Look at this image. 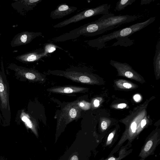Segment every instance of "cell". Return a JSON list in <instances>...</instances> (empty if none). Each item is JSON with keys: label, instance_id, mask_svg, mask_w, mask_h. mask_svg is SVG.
<instances>
[{"label": "cell", "instance_id": "1", "mask_svg": "<svg viewBox=\"0 0 160 160\" xmlns=\"http://www.w3.org/2000/svg\"><path fill=\"white\" fill-rule=\"evenodd\" d=\"M137 15H115L109 13L95 21L88 23L57 37L59 42L76 39L80 36L91 37L101 34L120 26L134 21L140 17Z\"/></svg>", "mask_w": 160, "mask_h": 160}, {"label": "cell", "instance_id": "2", "mask_svg": "<svg viewBox=\"0 0 160 160\" xmlns=\"http://www.w3.org/2000/svg\"><path fill=\"white\" fill-rule=\"evenodd\" d=\"M156 18L155 17H151L145 21L136 23L96 38L84 41V42L90 47L98 49L104 48L106 42L115 39L117 40V42L111 46L118 45L124 47L131 46L128 41L133 42V40L129 38L128 37L153 22Z\"/></svg>", "mask_w": 160, "mask_h": 160}, {"label": "cell", "instance_id": "3", "mask_svg": "<svg viewBox=\"0 0 160 160\" xmlns=\"http://www.w3.org/2000/svg\"><path fill=\"white\" fill-rule=\"evenodd\" d=\"M9 87L5 73L2 61L0 70V109L3 123L9 124L11 112L9 103Z\"/></svg>", "mask_w": 160, "mask_h": 160}, {"label": "cell", "instance_id": "4", "mask_svg": "<svg viewBox=\"0 0 160 160\" xmlns=\"http://www.w3.org/2000/svg\"><path fill=\"white\" fill-rule=\"evenodd\" d=\"M111 5L103 4L97 7L89 8L76 14L70 18L64 20L53 26L54 28H62L72 23H75L83 19L100 14L109 13Z\"/></svg>", "mask_w": 160, "mask_h": 160}, {"label": "cell", "instance_id": "5", "mask_svg": "<svg viewBox=\"0 0 160 160\" xmlns=\"http://www.w3.org/2000/svg\"><path fill=\"white\" fill-rule=\"evenodd\" d=\"M8 68L13 71L16 78L20 81L24 79L35 81L40 76L39 73L34 69L19 66L14 63H10Z\"/></svg>", "mask_w": 160, "mask_h": 160}, {"label": "cell", "instance_id": "6", "mask_svg": "<svg viewBox=\"0 0 160 160\" xmlns=\"http://www.w3.org/2000/svg\"><path fill=\"white\" fill-rule=\"evenodd\" d=\"M42 35V32H22L14 36L10 42V45L12 47H14L26 45Z\"/></svg>", "mask_w": 160, "mask_h": 160}, {"label": "cell", "instance_id": "7", "mask_svg": "<svg viewBox=\"0 0 160 160\" xmlns=\"http://www.w3.org/2000/svg\"><path fill=\"white\" fill-rule=\"evenodd\" d=\"M42 0H15L11 3L12 7L22 15H25L28 12L32 10Z\"/></svg>", "mask_w": 160, "mask_h": 160}, {"label": "cell", "instance_id": "8", "mask_svg": "<svg viewBox=\"0 0 160 160\" xmlns=\"http://www.w3.org/2000/svg\"><path fill=\"white\" fill-rule=\"evenodd\" d=\"M47 55L44 48H41L18 55L15 58L22 63H28L38 60Z\"/></svg>", "mask_w": 160, "mask_h": 160}, {"label": "cell", "instance_id": "9", "mask_svg": "<svg viewBox=\"0 0 160 160\" xmlns=\"http://www.w3.org/2000/svg\"><path fill=\"white\" fill-rule=\"evenodd\" d=\"M77 9L76 7L71 6L66 3L61 4L51 12L50 17L54 19L62 18L73 13Z\"/></svg>", "mask_w": 160, "mask_h": 160}, {"label": "cell", "instance_id": "10", "mask_svg": "<svg viewBox=\"0 0 160 160\" xmlns=\"http://www.w3.org/2000/svg\"><path fill=\"white\" fill-rule=\"evenodd\" d=\"M57 71L59 72L60 74H62L72 79L77 78L75 80L77 79V81L82 83H88L90 82V79L89 77L85 75L84 73L75 70Z\"/></svg>", "mask_w": 160, "mask_h": 160}, {"label": "cell", "instance_id": "11", "mask_svg": "<svg viewBox=\"0 0 160 160\" xmlns=\"http://www.w3.org/2000/svg\"><path fill=\"white\" fill-rule=\"evenodd\" d=\"M83 88L81 87H64L50 89L49 91L53 92L70 93L81 92Z\"/></svg>", "mask_w": 160, "mask_h": 160}, {"label": "cell", "instance_id": "12", "mask_svg": "<svg viewBox=\"0 0 160 160\" xmlns=\"http://www.w3.org/2000/svg\"><path fill=\"white\" fill-rule=\"evenodd\" d=\"M136 0H120L116 3L115 10L119 11L122 10L128 6L133 3Z\"/></svg>", "mask_w": 160, "mask_h": 160}, {"label": "cell", "instance_id": "13", "mask_svg": "<svg viewBox=\"0 0 160 160\" xmlns=\"http://www.w3.org/2000/svg\"><path fill=\"white\" fill-rule=\"evenodd\" d=\"M57 46L52 43L46 44L44 48L45 52L47 53H51L56 50Z\"/></svg>", "mask_w": 160, "mask_h": 160}, {"label": "cell", "instance_id": "14", "mask_svg": "<svg viewBox=\"0 0 160 160\" xmlns=\"http://www.w3.org/2000/svg\"><path fill=\"white\" fill-rule=\"evenodd\" d=\"M77 114V111L75 108H72L70 110L69 114L71 118H74L76 117Z\"/></svg>", "mask_w": 160, "mask_h": 160}, {"label": "cell", "instance_id": "15", "mask_svg": "<svg viewBox=\"0 0 160 160\" xmlns=\"http://www.w3.org/2000/svg\"><path fill=\"white\" fill-rule=\"evenodd\" d=\"M152 144V141L150 140L148 141L146 143L145 146L144 150L145 151H148L151 147Z\"/></svg>", "mask_w": 160, "mask_h": 160}, {"label": "cell", "instance_id": "16", "mask_svg": "<svg viewBox=\"0 0 160 160\" xmlns=\"http://www.w3.org/2000/svg\"><path fill=\"white\" fill-rule=\"evenodd\" d=\"M125 76L128 78H131L133 75V73L130 71L127 70L125 72Z\"/></svg>", "mask_w": 160, "mask_h": 160}, {"label": "cell", "instance_id": "17", "mask_svg": "<svg viewBox=\"0 0 160 160\" xmlns=\"http://www.w3.org/2000/svg\"><path fill=\"white\" fill-rule=\"evenodd\" d=\"M137 127V124L135 122L132 123L131 125V128L133 132H135Z\"/></svg>", "mask_w": 160, "mask_h": 160}, {"label": "cell", "instance_id": "18", "mask_svg": "<svg viewBox=\"0 0 160 160\" xmlns=\"http://www.w3.org/2000/svg\"><path fill=\"white\" fill-rule=\"evenodd\" d=\"M153 1V0H142L141 1V5L149 4Z\"/></svg>", "mask_w": 160, "mask_h": 160}, {"label": "cell", "instance_id": "19", "mask_svg": "<svg viewBox=\"0 0 160 160\" xmlns=\"http://www.w3.org/2000/svg\"><path fill=\"white\" fill-rule=\"evenodd\" d=\"M108 125L107 122L105 121H103L101 123V128L103 130H105L107 128Z\"/></svg>", "mask_w": 160, "mask_h": 160}, {"label": "cell", "instance_id": "20", "mask_svg": "<svg viewBox=\"0 0 160 160\" xmlns=\"http://www.w3.org/2000/svg\"><path fill=\"white\" fill-rule=\"evenodd\" d=\"M123 86L124 87L127 88H130L132 87V86L131 84L128 82L124 83L123 84Z\"/></svg>", "mask_w": 160, "mask_h": 160}, {"label": "cell", "instance_id": "21", "mask_svg": "<svg viewBox=\"0 0 160 160\" xmlns=\"http://www.w3.org/2000/svg\"><path fill=\"white\" fill-rule=\"evenodd\" d=\"M133 98L136 101L138 102L140 100L141 97L139 94H136L134 96Z\"/></svg>", "mask_w": 160, "mask_h": 160}, {"label": "cell", "instance_id": "22", "mask_svg": "<svg viewBox=\"0 0 160 160\" xmlns=\"http://www.w3.org/2000/svg\"><path fill=\"white\" fill-rule=\"evenodd\" d=\"M127 105L125 103H121L119 104L118 106V107L120 108H123L126 107Z\"/></svg>", "mask_w": 160, "mask_h": 160}, {"label": "cell", "instance_id": "23", "mask_svg": "<svg viewBox=\"0 0 160 160\" xmlns=\"http://www.w3.org/2000/svg\"><path fill=\"white\" fill-rule=\"evenodd\" d=\"M93 104L95 107H98L99 105V101L98 99L95 100L94 101Z\"/></svg>", "mask_w": 160, "mask_h": 160}, {"label": "cell", "instance_id": "24", "mask_svg": "<svg viewBox=\"0 0 160 160\" xmlns=\"http://www.w3.org/2000/svg\"><path fill=\"white\" fill-rule=\"evenodd\" d=\"M146 123V121L145 119H143L141 122V126L142 128H143Z\"/></svg>", "mask_w": 160, "mask_h": 160}, {"label": "cell", "instance_id": "25", "mask_svg": "<svg viewBox=\"0 0 160 160\" xmlns=\"http://www.w3.org/2000/svg\"><path fill=\"white\" fill-rule=\"evenodd\" d=\"M113 136V134L112 133H110L109 135L108 136V141H109L111 140V139L112 138Z\"/></svg>", "mask_w": 160, "mask_h": 160}, {"label": "cell", "instance_id": "26", "mask_svg": "<svg viewBox=\"0 0 160 160\" xmlns=\"http://www.w3.org/2000/svg\"><path fill=\"white\" fill-rule=\"evenodd\" d=\"M70 160H78V159L77 156L75 155L71 157Z\"/></svg>", "mask_w": 160, "mask_h": 160}, {"label": "cell", "instance_id": "27", "mask_svg": "<svg viewBox=\"0 0 160 160\" xmlns=\"http://www.w3.org/2000/svg\"><path fill=\"white\" fill-rule=\"evenodd\" d=\"M2 120V118L0 113V125L1 123Z\"/></svg>", "mask_w": 160, "mask_h": 160}, {"label": "cell", "instance_id": "28", "mask_svg": "<svg viewBox=\"0 0 160 160\" xmlns=\"http://www.w3.org/2000/svg\"><path fill=\"white\" fill-rule=\"evenodd\" d=\"M108 160H115V159L113 157H111L109 158Z\"/></svg>", "mask_w": 160, "mask_h": 160}, {"label": "cell", "instance_id": "29", "mask_svg": "<svg viewBox=\"0 0 160 160\" xmlns=\"http://www.w3.org/2000/svg\"><path fill=\"white\" fill-rule=\"evenodd\" d=\"M80 106L81 107H83L84 106V104L83 103H80Z\"/></svg>", "mask_w": 160, "mask_h": 160}]
</instances>
